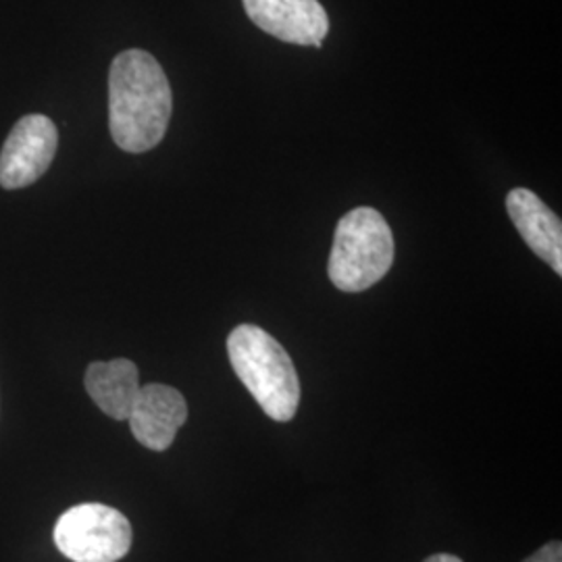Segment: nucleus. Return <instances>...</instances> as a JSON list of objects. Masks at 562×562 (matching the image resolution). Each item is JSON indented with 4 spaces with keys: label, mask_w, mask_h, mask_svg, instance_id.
Listing matches in <instances>:
<instances>
[{
    "label": "nucleus",
    "mask_w": 562,
    "mask_h": 562,
    "mask_svg": "<svg viewBox=\"0 0 562 562\" xmlns=\"http://www.w3.org/2000/svg\"><path fill=\"white\" fill-rule=\"evenodd\" d=\"M173 111L171 86L159 60L146 50H123L109 71V127L125 153L159 146Z\"/></svg>",
    "instance_id": "obj_1"
},
{
    "label": "nucleus",
    "mask_w": 562,
    "mask_h": 562,
    "mask_svg": "<svg viewBox=\"0 0 562 562\" xmlns=\"http://www.w3.org/2000/svg\"><path fill=\"white\" fill-rule=\"evenodd\" d=\"M227 355L265 415L273 422H292L301 404V382L280 341L257 325H238L227 338Z\"/></svg>",
    "instance_id": "obj_2"
},
{
    "label": "nucleus",
    "mask_w": 562,
    "mask_h": 562,
    "mask_svg": "<svg viewBox=\"0 0 562 562\" xmlns=\"http://www.w3.org/2000/svg\"><path fill=\"white\" fill-rule=\"evenodd\" d=\"M394 262V236L382 213L359 206L338 222L327 273L341 292H364L387 276Z\"/></svg>",
    "instance_id": "obj_3"
},
{
    "label": "nucleus",
    "mask_w": 562,
    "mask_h": 562,
    "mask_svg": "<svg viewBox=\"0 0 562 562\" xmlns=\"http://www.w3.org/2000/svg\"><path fill=\"white\" fill-rule=\"evenodd\" d=\"M132 522L106 504H78L55 525V546L71 562H117L132 548Z\"/></svg>",
    "instance_id": "obj_4"
},
{
    "label": "nucleus",
    "mask_w": 562,
    "mask_h": 562,
    "mask_svg": "<svg viewBox=\"0 0 562 562\" xmlns=\"http://www.w3.org/2000/svg\"><path fill=\"white\" fill-rule=\"evenodd\" d=\"M59 132L46 115L21 117L0 150V186L21 190L41 180L57 155Z\"/></svg>",
    "instance_id": "obj_5"
},
{
    "label": "nucleus",
    "mask_w": 562,
    "mask_h": 562,
    "mask_svg": "<svg viewBox=\"0 0 562 562\" xmlns=\"http://www.w3.org/2000/svg\"><path fill=\"white\" fill-rule=\"evenodd\" d=\"M246 15L269 36L288 44L322 46L329 18L319 0H241Z\"/></svg>",
    "instance_id": "obj_6"
},
{
    "label": "nucleus",
    "mask_w": 562,
    "mask_h": 562,
    "mask_svg": "<svg viewBox=\"0 0 562 562\" xmlns=\"http://www.w3.org/2000/svg\"><path fill=\"white\" fill-rule=\"evenodd\" d=\"M127 422L134 438L144 448L162 452L173 443L181 425L188 422V404L181 392L171 385H140Z\"/></svg>",
    "instance_id": "obj_7"
},
{
    "label": "nucleus",
    "mask_w": 562,
    "mask_h": 562,
    "mask_svg": "<svg viewBox=\"0 0 562 562\" xmlns=\"http://www.w3.org/2000/svg\"><path fill=\"white\" fill-rule=\"evenodd\" d=\"M506 211L527 246L562 276L561 217L527 188H515L508 192Z\"/></svg>",
    "instance_id": "obj_8"
},
{
    "label": "nucleus",
    "mask_w": 562,
    "mask_h": 562,
    "mask_svg": "<svg viewBox=\"0 0 562 562\" xmlns=\"http://www.w3.org/2000/svg\"><path fill=\"white\" fill-rule=\"evenodd\" d=\"M86 390L102 413L115 422H127L140 392L138 367L127 359L92 362L86 369Z\"/></svg>",
    "instance_id": "obj_9"
},
{
    "label": "nucleus",
    "mask_w": 562,
    "mask_h": 562,
    "mask_svg": "<svg viewBox=\"0 0 562 562\" xmlns=\"http://www.w3.org/2000/svg\"><path fill=\"white\" fill-rule=\"evenodd\" d=\"M522 562H562V543L550 542Z\"/></svg>",
    "instance_id": "obj_10"
},
{
    "label": "nucleus",
    "mask_w": 562,
    "mask_h": 562,
    "mask_svg": "<svg viewBox=\"0 0 562 562\" xmlns=\"http://www.w3.org/2000/svg\"><path fill=\"white\" fill-rule=\"evenodd\" d=\"M425 562H462L459 557H452V554H434L429 557Z\"/></svg>",
    "instance_id": "obj_11"
}]
</instances>
